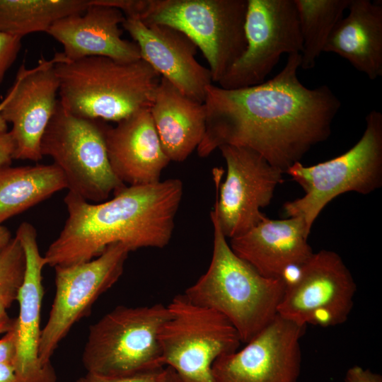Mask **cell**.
Returning <instances> with one entry per match:
<instances>
[{
    "label": "cell",
    "instance_id": "cell-1",
    "mask_svg": "<svg viewBox=\"0 0 382 382\" xmlns=\"http://www.w3.org/2000/svg\"><path fill=\"white\" fill-rule=\"evenodd\" d=\"M301 54L288 55L272 79L243 88H207L202 157L228 144L253 149L285 171L328 139L341 101L327 85L309 88L297 76Z\"/></svg>",
    "mask_w": 382,
    "mask_h": 382
},
{
    "label": "cell",
    "instance_id": "cell-2",
    "mask_svg": "<svg viewBox=\"0 0 382 382\" xmlns=\"http://www.w3.org/2000/svg\"><path fill=\"white\" fill-rule=\"evenodd\" d=\"M183 193L177 178L126 186L110 200L94 204L69 191L64 199L68 217L43 256L46 265L88 262L115 243L130 251L164 248L171 239Z\"/></svg>",
    "mask_w": 382,
    "mask_h": 382
},
{
    "label": "cell",
    "instance_id": "cell-3",
    "mask_svg": "<svg viewBox=\"0 0 382 382\" xmlns=\"http://www.w3.org/2000/svg\"><path fill=\"white\" fill-rule=\"evenodd\" d=\"M213 251L206 272L184 294L193 303L223 315L247 343L278 315L285 286L279 278H267L237 256L221 231L215 212Z\"/></svg>",
    "mask_w": 382,
    "mask_h": 382
},
{
    "label": "cell",
    "instance_id": "cell-4",
    "mask_svg": "<svg viewBox=\"0 0 382 382\" xmlns=\"http://www.w3.org/2000/svg\"><path fill=\"white\" fill-rule=\"evenodd\" d=\"M59 83V102L78 117L118 122L149 109L161 75L142 59L123 62L105 57L54 65Z\"/></svg>",
    "mask_w": 382,
    "mask_h": 382
},
{
    "label": "cell",
    "instance_id": "cell-5",
    "mask_svg": "<svg viewBox=\"0 0 382 382\" xmlns=\"http://www.w3.org/2000/svg\"><path fill=\"white\" fill-rule=\"evenodd\" d=\"M365 120L361 137L345 153L310 166L296 162L285 171L304 195L284 203V212L301 219L309 233L322 210L337 196L367 195L382 185V113L372 110Z\"/></svg>",
    "mask_w": 382,
    "mask_h": 382
},
{
    "label": "cell",
    "instance_id": "cell-6",
    "mask_svg": "<svg viewBox=\"0 0 382 382\" xmlns=\"http://www.w3.org/2000/svg\"><path fill=\"white\" fill-rule=\"evenodd\" d=\"M170 315L161 303L116 307L90 326L82 354L85 369L125 376L164 368L159 334Z\"/></svg>",
    "mask_w": 382,
    "mask_h": 382
},
{
    "label": "cell",
    "instance_id": "cell-7",
    "mask_svg": "<svg viewBox=\"0 0 382 382\" xmlns=\"http://www.w3.org/2000/svg\"><path fill=\"white\" fill-rule=\"evenodd\" d=\"M101 120L78 117L57 105L40 143L62 171L67 189L88 202H104L127 185L114 174L108 156L105 132Z\"/></svg>",
    "mask_w": 382,
    "mask_h": 382
},
{
    "label": "cell",
    "instance_id": "cell-8",
    "mask_svg": "<svg viewBox=\"0 0 382 382\" xmlns=\"http://www.w3.org/2000/svg\"><path fill=\"white\" fill-rule=\"evenodd\" d=\"M247 7L248 0H149L141 21L168 25L187 35L218 83L245 50Z\"/></svg>",
    "mask_w": 382,
    "mask_h": 382
},
{
    "label": "cell",
    "instance_id": "cell-9",
    "mask_svg": "<svg viewBox=\"0 0 382 382\" xmlns=\"http://www.w3.org/2000/svg\"><path fill=\"white\" fill-rule=\"evenodd\" d=\"M170 317L160 334L163 364L181 382H215L212 366L241 343L232 324L214 310L193 303L184 294L168 305Z\"/></svg>",
    "mask_w": 382,
    "mask_h": 382
},
{
    "label": "cell",
    "instance_id": "cell-10",
    "mask_svg": "<svg viewBox=\"0 0 382 382\" xmlns=\"http://www.w3.org/2000/svg\"><path fill=\"white\" fill-rule=\"evenodd\" d=\"M226 163L224 183L221 168L213 169L216 199L213 210L222 233L232 238L248 231L265 216L260 209L270 204L284 172L249 148L221 146Z\"/></svg>",
    "mask_w": 382,
    "mask_h": 382
},
{
    "label": "cell",
    "instance_id": "cell-11",
    "mask_svg": "<svg viewBox=\"0 0 382 382\" xmlns=\"http://www.w3.org/2000/svg\"><path fill=\"white\" fill-rule=\"evenodd\" d=\"M129 249L122 243L109 245L90 261L56 266L55 296L41 331L39 358L43 366L72 326L88 314L93 303L121 277Z\"/></svg>",
    "mask_w": 382,
    "mask_h": 382
},
{
    "label": "cell",
    "instance_id": "cell-12",
    "mask_svg": "<svg viewBox=\"0 0 382 382\" xmlns=\"http://www.w3.org/2000/svg\"><path fill=\"white\" fill-rule=\"evenodd\" d=\"M246 47L219 81L238 89L265 81L283 54L301 53L303 41L295 0H248Z\"/></svg>",
    "mask_w": 382,
    "mask_h": 382
},
{
    "label": "cell",
    "instance_id": "cell-13",
    "mask_svg": "<svg viewBox=\"0 0 382 382\" xmlns=\"http://www.w3.org/2000/svg\"><path fill=\"white\" fill-rule=\"evenodd\" d=\"M304 328L277 315L243 349L214 362L215 382H297Z\"/></svg>",
    "mask_w": 382,
    "mask_h": 382
},
{
    "label": "cell",
    "instance_id": "cell-14",
    "mask_svg": "<svg viewBox=\"0 0 382 382\" xmlns=\"http://www.w3.org/2000/svg\"><path fill=\"white\" fill-rule=\"evenodd\" d=\"M60 53L47 60L42 57L37 65L28 69L22 64L6 94L1 114L15 144L13 159L38 161L42 158L40 143L54 113L59 83L54 65Z\"/></svg>",
    "mask_w": 382,
    "mask_h": 382
},
{
    "label": "cell",
    "instance_id": "cell-15",
    "mask_svg": "<svg viewBox=\"0 0 382 382\" xmlns=\"http://www.w3.org/2000/svg\"><path fill=\"white\" fill-rule=\"evenodd\" d=\"M15 236L25 253V270L16 299L19 313L14 323L16 353L13 365L18 382H57L52 366H43L39 358L44 295L42 272L46 264L39 250L37 231L25 221L19 225Z\"/></svg>",
    "mask_w": 382,
    "mask_h": 382
},
{
    "label": "cell",
    "instance_id": "cell-16",
    "mask_svg": "<svg viewBox=\"0 0 382 382\" xmlns=\"http://www.w3.org/2000/svg\"><path fill=\"white\" fill-rule=\"evenodd\" d=\"M122 26L138 45L141 58L189 98L204 103L213 83L209 69L195 58L197 47L168 25L125 18Z\"/></svg>",
    "mask_w": 382,
    "mask_h": 382
},
{
    "label": "cell",
    "instance_id": "cell-17",
    "mask_svg": "<svg viewBox=\"0 0 382 382\" xmlns=\"http://www.w3.org/2000/svg\"><path fill=\"white\" fill-rule=\"evenodd\" d=\"M356 291L354 279L340 255L321 250L303 264L299 281L285 289L278 315L305 327L313 310L326 307L347 320Z\"/></svg>",
    "mask_w": 382,
    "mask_h": 382
},
{
    "label": "cell",
    "instance_id": "cell-18",
    "mask_svg": "<svg viewBox=\"0 0 382 382\" xmlns=\"http://www.w3.org/2000/svg\"><path fill=\"white\" fill-rule=\"evenodd\" d=\"M125 20L119 9L89 0L85 11L58 20L47 33L62 45L65 61L105 57L130 62L141 58L138 45L122 37Z\"/></svg>",
    "mask_w": 382,
    "mask_h": 382
},
{
    "label": "cell",
    "instance_id": "cell-19",
    "mask_svg": "<svg viewBox=\"0 0 382 382\" xmlns=\"http://www.w3.org/2000/svg\"><path fill=\"white\" fill-rule=\"evenodd\" d=\"M105 143L111 168L129 186L160 181L162 171L170 162L164 153L149 109L138 111L108 125Z\"/></svg>",
    "mask_w": 382,
    "mask_h": 382
},
{
    "label": "cell",
    "instance_id": "cell-20",
    "mask_svg": "<svg viewBox=\"0 0 382 382\" xmlns=\"http://www.w3.org/2000/svg\"><path fill=\"white\" fill-rule=\"evenodd\" d=\"M309 233L299 217L271 219L266 216L244 233L230 239L233 253L267 278H279L292 265L313 255Z\"/></svg>",
    "mask_w": 382,
    "mask_h": 382
},
{
    "label": "cell",
    "instance_id": "cell-21",
    "mask_svg": "<svg viewBox=\"0 0 382 382\" xmlns=\"http://www.w3.org/2000/svg\"><path fill=\"white\" fill-rule=\"evenodd\" d=\"M149 111L170 161L186 160L197 149L204 135V103L189 98L161 77Z\"/></svg>",
    "mask_w": 382,
    "mask_h": 382
},
{
    "label": "cell",
    "instance_id": "cell-22",
    "mask_svg": "<svg viewBox=\"0 0 382 382\" xmlns=\"http://www.w3.org/2000/svg\"><path fill=\"white\" fill-rule=\"evenodd\" d=\"M349 13L332 29L324 52L347 60L369 79L382 76V1L350 0Z\"/></svg>",
    "mask_w": 382,
    "mask_h": 382
},
{
    "label": "cell",
    "instance_id": "cell-23",
    "mask_svg": "<svg viewBox=\"0 0 382 382\" xmlns=\"http://www.w3.org/2000/svg\"><path fill=\"white\" fill-rule=\"evenodd\" d=\"M67 189L54 163L0 168V225L6 220Z\"/></svg>",
    "mask_w": 382,
    "mask_h": 382
},
{
    "label": "cell",
    "instance_id": "cell-24",
    "mask_svg": "<svg viewBox=\"0 0 382 382\" xmlns=\"http://www.w3.org/2000/svg\"><path fill=\"white\" fill-rule=\"evenodd\" d=\"M88 6L89 0H0V32L21 38L47 33L58 20Z\"/></svg>",
    "mask_w": 382,
    "mask_h": 382
},
{
    "label": "cell",
    "instance_id": "cell-25",
    "mask_svg": "<svg viewBox=\"0 0 382 382\" xmlns=\"http://www.w3.org/2000/svg\"><path fill=\"white\" fill-rule=\"evenodd\" d=\"M303 46L301 66L313 69L350 0H295Z\"/></svg>",
    "mask_w": 382,
    "mask_h": 382
},
{
    "label": "cell",
    "instance_id": "cell-26",
    "mask_svg": "<svg viewBox=\"0 0 382 382\" xmlns=\"http://www.w3.org/2000/svg\"><path fill=\"white\" fill-rule=\"evenodd\" d=\"M25 270V253L15 236L0 253V302L7 308L17 299Z\"/></svg>",
    "mask_w": 382,
    "mask_h": 382
},
{
    "label": "cell",
    "instance_id": "cell-27",
    "mask_svg": "<svg viewBox=\"0 0 382 382\" xmlns=\"http://www.w3.org/2000/svg\"><path fill=\"white\" fill-rule=\"evenodd\" d=\"M163 369L164 368L125 376H107L86 371V374L80 377L76 382H158Z\"/></svg>",
    "mask_w": 382,
    "mask_h": 382
},
{
    "label": "cell",
    "instance_id": "cell-28",
    "mask_svg": "<svg viewBox=\"0 0 382 382\" xmlns=\"http://www.w3.org/2000/svg\"><path fill=\"white\" fill-rule=\"evenodd\" d=\"M21 37L0 32V85L16 61L21 47Z\"/></svg>",
    "mask_w": 382,
    "mask_h": 382
},
{
    "label": "cell",
    "instance_id": "cell-29",
    "mask_svg": "<svg viewBox=\"0 0 382 382\" xmlns=\"http://www.w3.org/2000/svg\"><path fill=\"white\" fill-rule=\"evenodd\" d=\"M347 320L334 310L320 307L313 310L306 319V325L311 324L323 328L335 326L343 323Z\"/></svg>",
    "mask_w": 382,
    "mask_h": 382
},
{
    "label": "cell",
    "instance_id": "cell-30",
    "mask_svg": "<svg viewBox=\"0 0 382 382\" xmlns=\"http://www.w3.org/2000/svg\"><path fill=\"white\" fill-rule=\"evenodd\" d=\"M16 353V334L13 328L0 339V364H13Z\"/></svg>",
    "mask_w": 382,
    "mask_h": 382
},
{
    "label": "cell",
    "instance_id": "cell-31",
    "mask_svg": "<svg viewBox=\"0 0 382 382\" xmlns=\"http://www.w3.org/2000/svg\"><path fill=\"white\" fill-rule=\"evenodd\" d=\"M345 382H382V377L368 369L356 365L347 371Z\"/></svg>",
    "mask_w": 382,
    "mask_h": 382
},
{
    "label": "cell",
    "instance_id": "cell-32",
    "mask_svg": "<svg viewBox=\"0 0 382 382\" xmlns=\"http://www.w3.org/2000/svg\"><path fill=\"white\" fill-rule=\"evenodd\" d=\"M15 144L10 132H0V168L11 166Z\"/></svg>",
    "mask_w": 382,
    "mask_h": 382
},
{
    "label": "cell",
    "instance_id": "cell-33",
    "mask_svg": "<svg viewBox=\"0 0 382 382\" xmlns=\"http://www.w3.org/2000/svg\"><path fill=\"white\" fill-rule=\"evenodd\" d=\"M6 306L0 302V334L11 331L14 326L15 319L9 317Z\"/></svg>",
    "mask_w": 382,
    "mask_h": 382
},
{
    "label": "cell",
    "instance_id": "cell-34",
    "mask_svg": "<svg viewBox=\"0 0 382 382\" xmlns=\"http://www.w3.org/2000/svg\"><path fill=\"white\" fill-rule=\"evenodd\" d=\"M0 382H18L13 364H0Z\"/></svg>",
    "mask_w": 382,
    "mask_h": 382
},
{
    "label": "cell",
    "instance_id": "cell-35",
    "mask_svg": "<svg viewBox=\"0 0 382 382\" xmlns=\"http://www.w3.org/2000/svg\"><path fill=\"white\" fill-rule=\"evenodd\" d=\"M11 231L6 226L0 225V253L9 244L11 239Z\"/></svg>",
    "mask_w": 382,
    "mask_h": 382
},
{
    "label": "cell",
    "instance_id": "cell-36",
    "mask_svg": "<svg viewBox=\"0 0 382 382\" xmlns=\"http://www.w3.org/2000/svg\"><path fill=\"white\" fill-rule=\"evenodd\" d=\"M158 382H181L175 371L169 367L165 366L163 374Z\"/></svg>",
    "mask_w": 382,
    "mask_h": 382
},
{
    "label": "cell",
    "instance_id": "cell-37",
    "mask_svg": "<svg viewBox=\"0 0 382 382\" xmlns=\"http://www.w3.org/2000/svg\"><path fill=\"white\" fill-rule=\"evenodd\" d=\"M4 100L0 103V132H8V125L6 121L4 120L3 117L1 116V110L4 105Z\"/></svg>",
    "mask_w": 382,
    "mask_h": 382
}]
</instances>
